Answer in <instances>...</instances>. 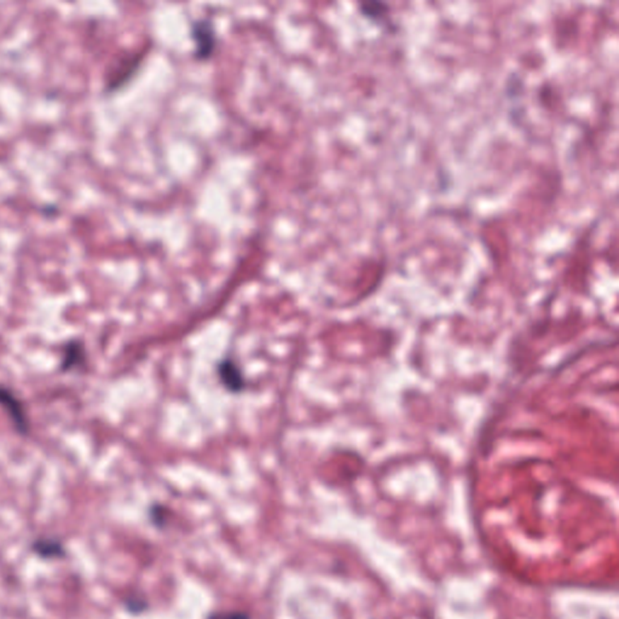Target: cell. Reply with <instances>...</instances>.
I'll return each mask as SVG.
<instances>
[{
	"instance_id": "cell-1",
	"label": "cell",
	"mask_w": 619,
	"mask_h": 619,
	"mask_svg": "<svg viewBox=\"0 0 619 619\" xmlns=\"http://www.w3.org/2000/svg\"><path fill=\"white\" fill-rule=\"evenodd\" d=\"M192 42L195 44V59L207 61L216 51V33L209 18H199L192 25Z\"/></svg>"
},
{
	"instance_id": "cell-2",
	"label": "cell",
	"mask_w": 619,
	"mask_h": 619,
	"mask_svg": "<svg viewBox=\"0 0 619 619\" xmlns=\"http://www.w3.org/2000/svg\"><path fill=\"white\" fill-rule=\"evenodd\" d=\"M0 405H3L5 410L8 412L11 417L17 432L21 434H27L30 429V424L27 420L25 409L22 407L21 402L15 397L13 392L8 391V388L0 386Z\"/></svg>"
},
{
	"instance_id": "cell-3",
	"label": "cell",
	"mask_w": 619,
	"mask_h": 619,
	"mask_svg": "<svg viewBox=\"0 0 619 619\" xmlns=\"http://www.w3.org/2000/svg\"><path fill=\"white\" fill-rule=\"evenodd\" d=\"M218 375L221 383L233 393L242 391L245 387V381L241 370L230 358H226L218 364Z\"/></svg>"
},
{
	"instance_id": "cell-4",
	"label": "cell",
	"mask_w": 619,
	"mask_h": 619,
	"mask_svg": "<svg viewBox=\"0 0 619 619\" xmlns=\"http://www.w3.org/2000/svg\"><path fill=\"white\" fill-rule=\"evenodd\" d=\"M34 552L42 557H62L66 555L62 543L57 540L51 538H40L34 542L32 545Z\"/></svg>"
},
{
	"instance_id": "cell-5",
	"label": "cell",
	"mask_w": 619,
	"mask_h": 619,
	"mask_svg": "<svg viewBox=\"0 0 619 619\" xmlns=\"http://www.w3.org/2000/svg\"><path fill=\"white\" fill-rule=\"evenodd\" d=\"M85 361V351L83 346L80 342L73 341L66 345L64 356H63L62 370H69L74 366H79L80 363Z\"/></svg>"
},
{
	"instance_id": "cell-6",
	"label": "cell",
	"mask_w": 619,
	"mask_h": 619,
	"mask_svg": "<svg viewBox=\"0 0 619 619\" xmlns=\"http://www.w3.org/2000/svg\"><path fill=\"white\" fill-rule=\"evenodd\" d=\"M208 619H250V615L245 612L233 611L224 613H214Z\"/></svg>"
}]
</instances>
